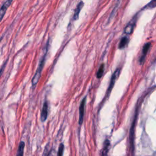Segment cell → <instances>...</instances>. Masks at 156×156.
<instances>
[{
    "label": "cell",
    "mask_w": 156,
    "mask_h": 156,
    "mask_svg": "<svg viewBox=\"0 0 156 156\" xmlns=\"http://www.w3.org/2000/svg\"><path fill=\"white\" fill-rule=\"evenodd\" d=\"M150 47H151V43H147L144 46L143 50V52H142V55H141V59H140V63H142V62L143 61L144 59L145 58L146 55L147 54V52H148V50H149Z\"/></svg>",
    "instance_id": "6"
},
{
    "label": "cell",
    "mask_w": 156,
    "mask_h": 156,
    "mask_svg": "<svg viewBox=\"0 0 156 156\" xmlns=\"http://www.w3.org/2000/svg\"><path fill=\"white\" fill-rule=\"evenodd\" d=\"M120 69H118L113 74L112 76V78H111V80H110V85L109 86V88H108V90H107V94L109 95V93H110L111 91H112V88L114 87V85L115 84V82L116 81V80L117 79V78L120 74Z\"/></svg>",
    "instance_id": "2"
},
{
    "label": "cell",
    "mask_w": 156,
    "mask_h": 156,
    "mask_svg": "<svg viewBox=\"0 0 156 156\" xmlns=\"http://www.w3.org/2000/svg\"><path fill=\"white\" fill-rule=\"evenodd\" d=\"M6 62L4 63V64L2 66V67H1V70H0V77H1V75H2V73H3V71H4V68H5V66H6Z\"/></svg>",
    "instance_id": "15"
},
{
    "label": "cell",
    "mask_w": 156,
    "mask_h": 156,
    "mask_svg": "<svg viewBox=\"0 0 156 156\" xmlns=\"http://www.w3.org/2000/svg\"><path fill=\"white\" fill-rule=\"evenodd\" d=\"M12 1L13 0H7V1L3 4L1 9H0V22L1 21L2 19L3 18L8 7L10 6L11 3H12Z\"/></svg>",
    "instance_id": "3"
},
{
    "label": "cell",
    "mask_w": 156,
    "mask_h": 156,
    "mask_svg": "<svg viewBox=\"0 0 156 156\" xmlns=\"http://www.w3.org/2000/svg\"><path fill=\"white\" fill-rule=\"evenodd\" d=\"M45 55H46V54H44V57L42 58V59L41 60L40 63H39V67L36 71V73L34 75V76L33 77V79L32 80V87H35L39 79H40V77L41 76V74H42V70H43V66H44V61H45Z\"/></svg>",
    "instance_id": "1"
},
{
    "label": "cell",
    "mask_w": 156,
    "mask_h": 156,
    "mask_svg": "<svg viewBox=\"0 0 156 156\" xmlns=\"http://www.w3.org/2000/svg\"><path fill=\"white\" fill-rule=\"evenodd\" d=\"M104 65L102 64L101 65V66H100V68H99V70L98 71V73L96 74V76L98 78H101L103 76V73H104Z\"/></svg>",
    "instance_id": "11"
},
{
    "label": "cell",
    "mask_w": 156,
    "mask_h": 156,
    "mask_svg": "<svg viewBox=\"0 0 156 156\" xmlns=\"http://www.w3.org/2000/svg\"><path fill=\"white\" fill-rule=\"evenodd\" d=\"M48 103L45 102L43 104V109L42 110V114H41V121L42 122H44L47 118L48 117Z\"/></svg>",
    "instance_id": "5"
},
{
    "label": "cell",
    "mask_w": 156,
    "mask_h": 156,
    "mask_svg": "<svg viewBox=\"0 0 156 156\" xmlns=\"http://www.w3.org/2000/svg\"><path fill=\"white\" fill-rule=\"evenodd\" d=\"M149 8H154L156 7V0H151V1L147 5Z\"/></svg>",
    "instance_id": "13"
},
{
    "label": "cell",
    "mask_w": 156,
    "mask_h": 156,
    "mask_svg": "<svg viewBox=\"0 0 156 156\" xmlns=\"http://www.w3.org/2000/svg\"><path fill=\"white\" fill-rule=\"evenodd\" d=\"M25 143L23 141H21L19 147L18 149V152L17 155H23V151H24V148H25Z\"/></svg>",
    "instance_id": "9"
},
{
    "label": "cell",
    "mask_w": 156,
    "mask_h": 156,
    "mask_svg": "<svg viewBox=\"0 0 156 156\" xmlns=\"http://www.w3.org/2000/svg\"><path fill=\"white\" fill-rule=\"evenodd\" d=\"M135 23H136L135 21H132L127 25V26L125 29V34H131L133 31V28H134Z\"/></svg>",
    "instance_id": "7"
},
{
    "label": "cell",
    "mask_w": 156,
    "mask_h": 156,
    "mask_svg": "<svg viewBox=\"0 0 156 156\" xmlns=\"http://www.w3.org/2000/svg\"><path fill=\"white\" fill-rule=\"evenodd\" d=\"M109 146H110V143L109 142L108 140H107L105 143V146H104V149H103V155H106L108 151H109Z\"/></svg>",
    "instance_id": "12"
},
{
    "label": "cell",
    "mask_w": 156,
    "mask_h": 156,
    "mask_svg": "<svg viewBox=\"0 0 156 156\" xmlns=\"http://www.w3.org/2000/svg\"><path fill=\"white\" fill-rule=\"evenodd\" d=\"M84 6V3L82 1L80 2L79 3V4L77 5L76 10H75V12H74V16H73V18H74V20H77L78 18V17H79V13L81 12V10L82 8Z\"/></svg>",
    "instance_id": "8"
},
{
    "label": "cell",
    "mask_w": 156,
    "mask_h": 156,
    "mask_svg": "<svg viewBox=\"0 0 156 156\" xmlns=\"http://www.w3.org/2000/svg\"><path fill=\"white\" fill-rule=\"evenodd\" d=\"M64 149V146L63 144H61V145L59 148V152H58V155H63V152Z\"/></svg>",
    "instance_id": "14"
},
{
    "label": "cell",
    "mask_w": 156,
    "mask_h": 156,
    "mask_svg": "<svg viewBox=\"0 0 156 156\" xmlns=\"http://www.w3.org/2000/svg\"><path fill=\"white\" fill-rule=\"evenodd\" d=\"M86 102V98H84L81 102V104L80 105L79 107V124L82 125L83 120H84V110H85V105Z\"/></svg>",
    "instance_id": "4"
},
{
    "label": "cell",
    "mask_w": 156,
    "mask_h": 156,
    "mask_svg": "<svg viewBox=\"0 0 156 156\" xmlns=\"http://www.w3.org/2000/svg\"><path fill=\"white\" fill-rule=\"evenodd\" d=\"M128 42V38L126 37H125L123 38H122V39L120 41V44H119V48L120 49H122L125 47V46L126 45V44Z\"/></svg>",
    "instance_id": "10"
}]
</instances>
